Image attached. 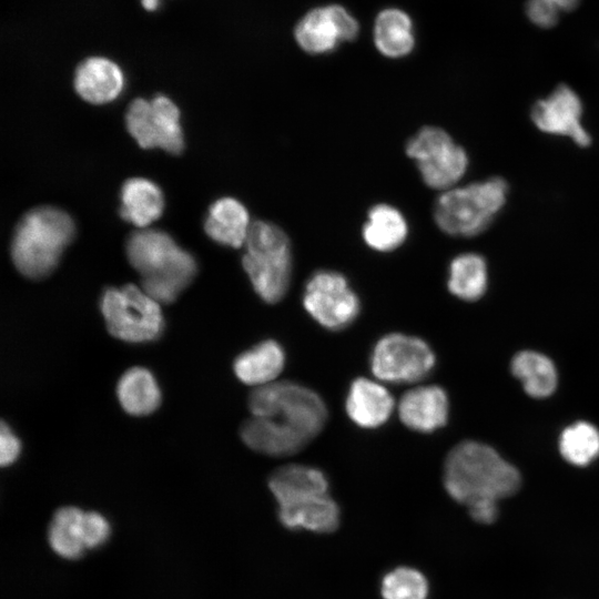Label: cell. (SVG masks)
Wrapping results in <instances>:
<instances>
[{
    "mask_svg": "<svg viewBox=\"0 0 599 599\" xmlns=\"http://www.w3.org/2000/svg\"><path fill=\"white\" fill-rule=\"evenodd\" d=\"M252 417L241 426V438L251 449L283 457L303 449L323 429L327 408L308 387L290 380L255 387L248 396Z\"/></svg>",
    "mask_w": 599,
    "mask_h": 599,
    "instance_id": "obj_1",
    "label": "cell"
},
{
    "mask_svg": "<svg viewBox=\"0 0 599 599\" xmlns=\"http://www.w3.org/2000/svg\"><path fill=\"white\" fill-rule=\"evenodd\" d=\"M517 468L490 446L467 440L456 445L444 464V486L457 502L469 506L481 499L499 500L517 493Z\"/></svg>",
    "mask_w": 599,
    "mask_h": 599,
    "instance_id": "obj_2",
    "label": "cell"
},
{
    "mask_svg": "<svg viewBox=\"0 0 599 599\" xmlns=\"http://www.w3.org/2000/svg\"><path fill=\"white\" fill-rule=\"evenodd\" d=\"M126 256L141 276L143 291L160 304H170L194 278L197 265L165 232L136 231L126 241Z\"/></svg>",
    "mask_w": 599,
    "mask_h": 599,
    "instance_id": "obj_3",
    "label": "cell"
},
{
    "mask_svg": "<svg viewBox=\"0 0 599 599\" xmlns=\"http://www.w3.org/2000/svg\"><path fill=\"white\" fill-rule=\"evenodd\" d=\"M75 233L72 217L62 210L41 206L18 223L11 242V257L26 277L40 280L58 265Z\"/></svg>",
    "mask_w": 599,
    "mask_h": 599,
    "instance_id": "obj_4",
    "label": "cell"
},
{
    "mask_svg": "<svg viewBox=\"0 0 599 599\" xmlns=\"http://www.w3.org/2000/svg\"><path fill=\"white\" fill-rule=\"evenodd\" d=\"M508 193L498 176L443 191L434 206L437 226L453 236L471 237L484 232L501 211Z\"/></svg>",
    "mask_w": 599,
    "mask_h": 599,
    "instance_id": "obj_5",
    "label": "cell"
},
{
    "mask_svg": "<svg viewBox=\"0 0 599 599\" xmlns=\"http://www.w3.org/2000/svg\"><path fill=\"white\" fill-rule=\"evenodd\" d=\"M242 264L250 281L266 303L280 302L292 277L291 243L285 232L267 221L252 223Z\"/></svg>",
    "mask_w": 599,
    "mask_h": 599,
    "instance_id": "obj_6",
    "label": "cell"
},
{
    "mask_svg": "<svg viewBox=\"0 0 599 599\" xmlns=\"http://www.w3.org/2000/svg\"><path fill=\"white\" fill-rule=\"evenodd\" d=\"M160 305L133 284L109 287L100 301L110 334L129 343L151 342L161 335L164 319Z\"/></svg>",
    "mask_w": 599,
    "mask_h": 599,
    "instance_id": "obj_7",
    "label": "cell"
},
{
    "mask_svg": "<svg viewBox=\"0 0 599 599\" xmlns=\"http://www.w3.org/2000/svg\"><path fill=\"white\" fill-rule=\"evenodd\" d=\"M405 150L416 162L424 183L434 190L454 187L468 167L466 151L440 128H422L407 141Z\"/></svg>",
    "mask_w": 599,
    "mask_h": 599,
    "instance_id": "obj_8",
    "label": "cell"
},
{
    "mask_svg": "<svg viewBox=\"0 0 599 599\" xmlns=\"http://www.w3.org/2000/svg\"><path fill=\"white\" fill-rule=\"evenodd\" d=\"M435 366L429 345L416 336L392 333L383 336L370 356L372 373L392 384H409L424 379Z\"/></svg>",
    "mask_w": 599,
    "mask_h": 599,
    "instance_id": "obj_9",
    "label": "cell"
},
{
    "mask_svg": "<svg viewBox=\"0 0 599 599\" xmlns=\"http://www.w3.org/2000/svg\"><path fill=\"white\" fill-rule=\"evenodd\" d=\"M303 305L323 327L339 331L351 325L359 314L361 303L347 278L335 271L321 270L305 284Z\"/></svg>",
    "mask_w": 599,
    "mask_h": 599,
    "instance_id": "obj_10",
    "label": "cell"
},
{
    "mask_svg": "<svg viewBox=\"0 0 599 599\" xmlns=\"http://www.w3.org/2000/svg\"><path fill=\"white\" fill-rule=\"evenodd\" d=\"M125 124L143 149L160 148L172 154L184 149L180 111L165 95L159 94L151 101L133 100L125 114Z\"/></svg>",
    "mask_w": 599,
    "mask_h": 599,
    "instance_id": "obj_11",
    "label": "cell"
},
{
    "mask_svg": "<svg viewBox=\"0 0 599 599\" xmlns=\"http://www.w3.org/2000/svg\"><path fill=\"white\" fill-rule=\"evenodd\" d=\"M531 120L542 132L570 138L581 148L589 146L591 136L581 123L582 103L568 85H558L547 98L531 108Z\"/></svg>",
    "mask_w": 599,
    "mask_h": 599,
    "instance_id": "obj_12",
    "label": "cell"
},
{
    "mask_svg": "<svg viewBox=\"0 0 599 599\" xmlns=\"http://www.w3.org/2000/svg\"><path fill=\"white\" fill-rule=\"evenodd\" d=\"M358 33L357 21L345 8L331 4L306 13L295 28L298 45L312 54L326 53Z\"/></svg>",
    "mask_w": 599,
    "mask_h": 599,
    "instance_id": "obj_13",
    "label": "cell"
},
{
    "mask_svg": "<svg viewBox=\"0 0 599 599\" xmlns=\"http://www.w3.org/2000/svg\"><path fill=\"white\" fill-rule=\"evenodd\" d=\"M449 403L445 390L436 385L407 390L400 398L398 414L402 423L419 433H432L448 419Z\"/></svg>",
    "mask_w": 599,
    "mask_h": 599,
    "instance_id": "obj_14",
    "label": "cell"
},
{
    "mask_svg": "<svg viewBox=\"0 0 599 599\" xmlns=\"http://www.w3.org/2000/svg\"><path fill=\"white\" fill-rule=\"evenodd\" d=\"M74 89L87 102L109 103L115 100L124 88V74L112 60L91 57L83 60L74 73Z\"/></svg>",
    "mask_w": 599,
    "mask_h": 599,
    "instance_id": "obj_15",
    "label": "cell"
},
{
    "mask_svg": "<svg viewBox=\"0 0 599 599\" xmlns=\"http://www.w3.org/2000/svg\"><path fill=\"white\" fill-rule=\"evenodd\" d=\"M345 407L353 423L372 429L388 420L394 409V398L380 384L358 377L349 386Z\"/></svg>",
    "mask_w": 599,
    "mask_h": 599,
    "instance_id": "obj_16",
    "label": "cell"
},
{
    "mask_svg": "<svg viewBox=\"0 0 599 599\" xmlns=\"http://www.w3.org/2000/svg\"><path fill=\"white\" fill-rule=\"evenodd\" d=\"M268 487L278 506L328 494V480L322 470L297 464L276 469L268 479Z\"/></svg>",
    "mask_w": 599,
    "mask_h": 599,
    "instance_id": "obj_17",
    "label": "cell"
},
{
    "mask_svg": "<svg viewBox=\"0 0 599 599\" xmlns=\"http://www.w3.org/2000/svg\"><path fill=\"white\" fill-rule=\"evenodd\" d=\"M251 225L248 212L240 201L222 197L210 206L204 230L216 243L237 248L245 244Z\"/></svg>",
    "mask_w": 599,
    "mask_h": 599,
    "instance_id": "obj_18",
    "label": "cell"
},
{
    "mask_svg": "<svg viewBox=\"0 0 599 599\" xmlns=\"http://www.w3.org/2000/svg\"><path fill=\"white\" fill-rule=\"evenodd\" d=\"M277 515L282 525L293 530L327 534L334 531L339 524V508L329 494L278 506Z\"/></svg>",
    "mask_w": 599,
    "mask_h": 599,
    "instance_id": "obj_19",
    "label": "cell"
},
{
    "mask_svg": "<svg viewBox=\"0 0 599 599\" xmlns=\"http://www.w3.org/2000/svg\"><path fill=\"white\" fill-rule=\"evenodd\" d=\"M120 200V216L138 227H146L156 221L164 209L161 189L154 182L143 177L125 181L121 189Z\"/></svg>",
    "mask_w": 599,
    "mask_h": 599,
    "instance_id": "obj_20",
    "label": "cell"
},
{
    "mask_svg": "<svg viewBox=\"0 0 599 599\" xmlns=\"http://www.w3.org/2000/svg\"><path fill=\"white\" fill-rule=\"evenodd\" d=\"M284 365L283 347L276 341L267 339L240 354L233 369L242 383L258 387L273 383Z\"/></svg>",
    "mask_w": 599,
    "mask_h": 599,
    "instance_id": "obj_21",
    "label": "cell"
},
{
    "mask_svg": "<svg viewBox=\"0 0 599 599\" xmlns=\"http://www.w3.org/2000/svg\"><path fill=\"white\" fill-rule=\"evenodd\" d=\"M408 235V224L396 207L379 203L369 209L363 226L365 243L377 252H390L399 247Z\"/></svg>",
    "mask_w": 599,
    "mask_h": 599,
    "instance_id": "obj_22",
    "label": "cell"
},
{
    "mask_svg": "<svg viewBox=\"0 0 599 599\" xmlns=\"http://www.w3.org/2000/svg\"><path fill=\"white\" fill-rule=\"evenodd\" d=\"M116 394L122 408L133 416L149 415L161 403L159 385L144 367L128 369L118 383Z\"/></svg>",
    "mask_w": 599,
    "mask_h": 599,
    "instance_id": "obj_23",
    "label": "cell"
},
{
    "mask_svg": "<svg viewBox=\"0 0 599 599\" xmlns=\"http://www.w3.org/2000/svg\"><path fill=\"white\" fill-rule=\"evenodd\" d=\"M84 514L80 508H59L50 522L48 540L55 554L65 559L79 558L84 550Z\"/></svg>",
    "mask_w": 599,
    "mask_h": 599,
    "instance_id": "obj_24",
    "label": "cell"
},
{
    "mask_svg": "<svg viewBox=\"0 0 599 599\" xmlns=\"http://www.w3.org/2000/svg\"><path fill=\"white\" fill-rule=\"evenodd\" d=\"M374 41L378 51L388 58L407 55L415 43L409 17L399 9L383 10L375 21Z\"/></svg>",
    "mask_w": 599,
    "mask_h": 599,
    "instance_id": "obj_25",
    "label": "cell"
},
{
    "mask_svg": "<svg viewBox=\"0 0 599 599\" xmlns=\"http://www.w3.org/2000/svg\"><path fill=\"white\" fill-rule=\"evenodd\" d=\"M511 372L525 392L536 398L550 396L557 387V372L552 362L545 355L522 351L511 361Z\"/></svg>",
    "mask_w": 599,
    "mask_h": 599,
    "instance_id": "obj_26",
    "label": "cell"
},
{
    "mask_svg": "<svg viewBox=\"0 0 599 599\" xmlns=\"http://www.w3.org/2000/svg\"><path fill=\"white\" fill-rule=\"evenodd\" d=\"M487 282V264L481 255L464 253L450 262L447 287L454 296L468 302L476 301L486 292Z\"/></svg>",
    "mask_w": 599,
    "mask_h": 599,
    "instance_id": "obj_27",
    "label": "cell"
},
{
    "mask_svg": "<svg viewBox=\"0 0 599 599\" xmlns=\"http://www.w3.org/2000/svg\"><path fill=\"white\" fill-rule=\"evenodd\" d=\"M559 450L571 465L587 466L599 455V430L592 424L578 422L562 432Z\"/></svg>",
    "mask_w": 599,
    "mask_h": 599,
    "instance_id": "obj_28",
    "label": "cell"
},
{
    "mask_svg": "<svg viewBox=\"0 0 599 599\" xmlns=\"http://www.w3.org/2000/svg\"><path fill=\"white\" fill-rule=\"evenodd\" d=\"M380 592L383 599H427L429 587L419 570L400 566L383 577Z\"/></svg>",
    "mask_w": 599,
    "mask_h": 599,
    "instance_id": "obj_29",
    "label": "cell"
},
{
    "mask_svg": "<svg viewBox=\"0 0 599 599\" xmlns=\"http://www.w3.org/2000/svg\"><path fill=\"white\" fill-rule=\"evenodd\" d=\"M525 10L529 20L540 28L555 26L561 11L555 3L548 0H527Z\"/></svg>",
    "mask_w": 599,
    "mask_h": 599,
    "instance_id": "obj_30",
    "label": "cell"
},
{
    "mask_svg": "<svg viewBox=\"0 0 599 599\" xmlns=\"http://www.w3.org/2000/svg\"><path fill=\"white\" fill-rule=\"evenodd\" d=\"M84 541L87 549L102 545L109 537L110 525L108 520L95 511L84 514Z\"/></svg>",
    "mask_w": 599,
    "mask_h": 599,
    "instance_id": "obj_31",
    "label": "cell"
},
{
    "mask_svg": "<svg viewBox=\"0 0 599 599\" xmlns=\"http://www.w3.org/2000/svg\"><path fill=\"white\" fill-rule=\"evenodd\" d=\"M20 441L10 427L2 422L0 428V464L7 466L12 464L20 454Z\"/></svg>",
    "mask_w": 599,
    "mask_h": 599,
    "instance_id": "obj_32",
    "label": "cell"
},
{
    "mask_svg": "<svg viewBox=\"0 0 599 599\" xmlns=\"http://www.w3.org/2000/svg\"><path fill=\"white\" fill-rule=\"evenodd\" d=\"M469 514L479 524H491L498 517V501L493 499L477 500L469 506Z\"/></svg>",
    "mask_w": 599,
    "mask_h": 599,
    "instance_id": "obj_33",
    "label": "cell"
},
{
    "mask_svg": "<svg viewBox=\"0 0 599 599\" xmlns=\"http://www.w3.org/2000/svg\"><path fill=\"white\" fill-rule=\"evenodd\" d=\"M548 1L555 3L560 10H565V11L573 9L579 2V0H548Z\"/></svg>",
    "mask_w": 599,
    "mask_h": 599,
    "instance_id": "obj_34",
    "label": "cell"
},
{
    "mask_svg": "<svg viewBox=\"0 0 599 599\" xmlns=\"http://www.w3.org/2000/svg\"><path fill=\"white\" fill-rule=\"evenodd\" d=\"M141 3L148 11H154L159 7V0H141Z\"/></svg>",
    "mask_w": 599,
    "mask_h": 599,
    "instance_id": "obj_35",
    "label": "cell"
}]
</instances>
